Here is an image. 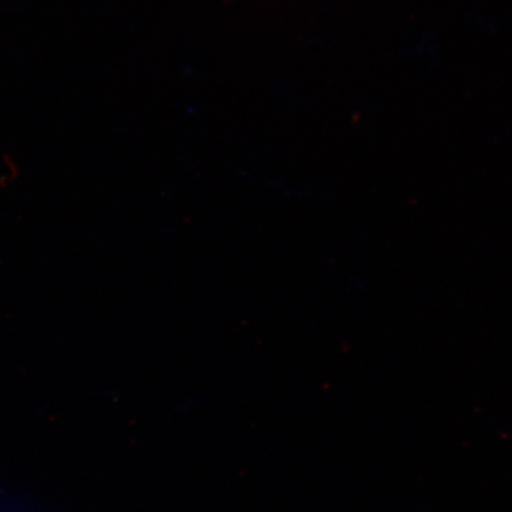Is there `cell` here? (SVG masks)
<instances>
[]
</instances>
